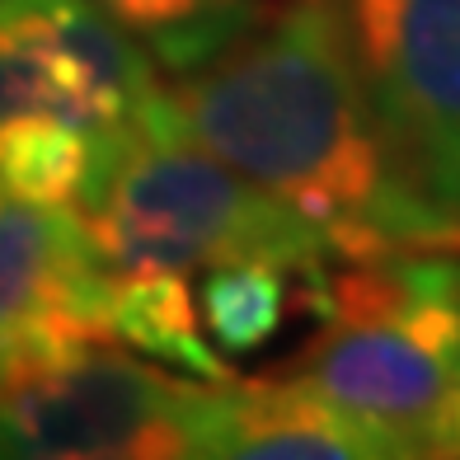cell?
I'll return each mask as SVG.
<instances>
[{"label":"cell","mask_w":460,"mask_h":460,"mask_svg":"<svg viewBox=\"0 0 460 460\" xmlns=\"http://www.w3.org/2000/svg\"><path fill=\"white\" fill-rule=\"evenodd\" d=\"M170 99L207 151L301 212L339 259L460 254V221L404 170L333 0H282Z\"/></svg>","instance_id":"cell-1"},{"label":"cell","mask_w":460,"mask_h":460,"mask_svg":"<svg viewBox=\"0 0 460 460\" xmlns=\"http://www.w3.org/2000/svg\"><path fill=\"white\" fill-rule=\"evenodd\" d=\"M170 85L90 0H0V183L80 212Z\"/></svg>","instance_id":"cell-2"},{"label":"cell","mask_w":460,"mask_h":460,"mask_svg":"<svg viewBox=\"0 0 460 460\" xmlns=\"http://www.w3.org/2000/svg\"><path fill=\"white\" fill-rule=\"evenodd\" d=\"M75 217L113 278L160 273L193 282L221 263H278L324 282L339 263L301 212L207 151L183 128L174 99L122 146Z\"/></svg>","instance_id":"cell-3"},{"label":"cell","mask_w":460,"mask_h":460,"mask_svg":"<svg viewBox=\"0 0 460 460\" xmlns=\"http://www.w3.org/2000/svg\"><path fill=\"white\" fill-rule=\"evenodd\" d=\"M456 278L460 254L339 259L315 301L320 339L296 367L404 460L460 456Z\"/></svg>","instance_id":"cell-4"},{"label":"cell","mask_w":460,"mask_h":460,"mask_svg":"<svg viewBox=\"0 0 460 460\" xmlns=\"http://www.w3.org/2000/svg\"><path fill=\"white\" fill-rule=\"evenodd\" d=\"M217 381L109 343L0 394V460H212Z\"/></svg>","instance_id":"cell-5"},{"label":"cell","mask_w":460,"mask_h":460,"mask_svg":"<svg viewBox=\"0 0 460 460\" xmlns=\"http://www.w3.org/2000/svg\"><path fill=\"white\" fill-rule=\"evenodd\" d=\"M413 183L460 221V0H333Z\"/></svg>","instance_id":"cell-6"},{"label":"cell","mask_w":460,"mask_h":460,"mask_svg":"<svg viewBox=\"0 0 460 460\" xmlns=\"http://www.w3.org/2000/svg\"><path fill=\"white\" fill-rule=\"evenodd\" d=\"M109 268L75 212L0 183V394L109 343Z\"/></svg>","instance_id":"cell-7"},{"label":"cell","mask_w":460,"mask_h":460,"mask_svg":"<svg viewBox=\"0 0 460 460\" xmlns=\"http://www.w3.org/2000/svg\"><path fill=\"white\" fill-rule=\"evenodd\" d=\"M404 460L381 428L301 376L217 381L212 460Z\"/></svg>","instance_id":"cell-8"},{"label":"cell","mask_w":460,"mask_h":460,"mask_svg":"<svg viewBox=\"0 0 460 460\" xmlns=\"http://www.w3.org/2000/svg\"><path fill=\"white\" fill-rule=\"evenodd\" d=\"M109 343L151 358L160 367H179L202 381H226L230 367L226 358L207 343L202 320H198V296L188 278H160V273H137V278H113L109 273V310H103Z\"/></svg>","instance_id":"cell-9"},{"label":"cell","mask_w":460,"mask_h":460,"mask_svg":"<svg viewBox=\"0 0 460 460\" xmlns=\"http://www.w3.org/2000/svg\"><path fill=\"white\" fill-rule=\"evenodd\" d=\"M164 75H193L268 14V0H90Z\"/></svg>","instance_id":"cell-10"},{"label":"cell","mask_w":460,"mask_h":460,"mask_svg":"<svg viewBox=\"0 0 460 460\" xmlns=\"http://www.w3.org/2000/svg\"><path fill=\"white\" fill-rule=\"evenodd\" d=\"M320 287L324 282H305L278 263H221L193 278V296L207 343L221 358H244L273 339L296 301L315 310Z\"/></svg>","instance_id":"cell-11"},{"label":"cell","mask_w":460,"mask_h":460,"mask_svg":"<svg viewBox=\"0 0 460 460\" xmlns=\"http://www.w3.org/2000/svg\"><path fill=\"white\" fill-rule=\"evenodd\" d=\"M456 358H460V278H456Z\"/></svg>","instance_id":"cell-12"}]
</instances>
